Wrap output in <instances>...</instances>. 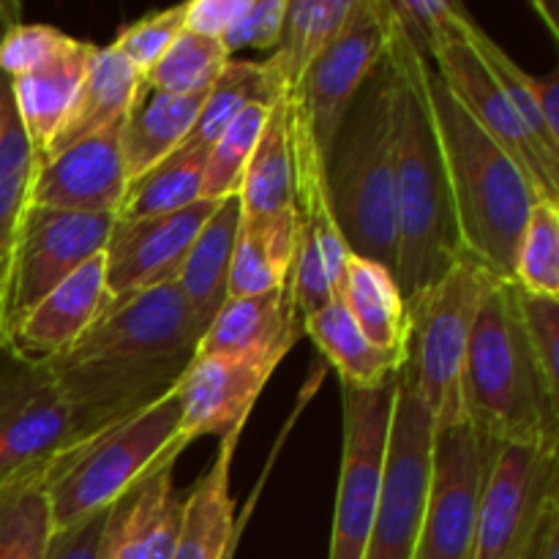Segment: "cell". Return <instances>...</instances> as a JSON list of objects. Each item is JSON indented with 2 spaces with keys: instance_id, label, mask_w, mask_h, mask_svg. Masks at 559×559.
<instances>
[{
  "instance_id": "f546056e",
  "label": "cell",
  "mask_w": 559,
  "mask_h": 559,
  "mask_svg": "<svg viewBox=\"0 0 559 559\" xmlns=\"http://www.w3.org/2000/svg\"><path fill=\"white\" fill-rule=\"evenodd\" d=\"M287 96V85L276 74L267 60L251 63V60H229L213 87L207 91L197 123L191 126L189 136L183 140V151H211L213 142L229 129L240 112L254 104L276 107Z\"/></svg>"
},
{
  "instance_id": "7c38bea8",
  "label": "cell",
  "mask_w": 559,
  "mask_h": 559,
  "mask_svg": "<svg viewBox=\"0 0 559 559\" xmlns=\"http://www.w3.org/2000/svg\"><path fill=\"white\" fill-rule=\"evenodd\" d=\"M71 442L69 402L47 364L0 344V489L44 475Z\"/></svg>"
},
{
  "instance_id": "f6af8a7d",
  "label": "cell",
  "mask_w": 559,
  "mask_h": 559,
  "mask_svg": "<svg viewBox=\"0 0 559 559\" xmlns=\"http://www.w3.org/2000/svg\"><path fill=\"white\" fill-rule=\"evenodd\" d=\"M287 0H251L249 9L218 38L233 58L240 49H276L282 38Z\"/></svg>"
},
{
  "instance_id": "f907efd6",
  "label": "cell",
  "mask_w": 559,
  "mask_h": 559,
  "mask_svg": "<svg viewBox=\"0 0 559 559\" xmlns=\"http://www.w3.org/2000/svg\"><path fill=\"white\" fill-rule=\"evenodd\" d=\"M16 16H20V9H16V5L0 3V33H3L9 25H14V22H20Z\"/></svg>"
},
{
  "instance_id": "74e56055",
  "label": "cell",
  "mask_w": 559,
  "mask_h": 559,
  "mask_svg": "<svg viewBox=\"0 0 559 559\" xmlns=\"http://www.w3.org/2000/svg\"><path fill=\"white\" fill-rule=\"evenodd\" d=\"M271 109L273 107H265V104H254L240 112L229 123V129L213 142L207 153L205 178H202V200H227L238 194L251 153L271 118Z\"/></svg>"
},
{
  "instance_id": "30bf717a",
  "label": "cell",
  "mask_w": 559,
  "mask_h": 559,
  "mask_svg": "<svg viewBox=\"0 0 559 559\" xmlns=\"http://www.w3.org/2000/svg\"><path fill=\"white\" fill-rule=\"evenodd\" d=\"M393 36L396 20L388 0H353L342 31L287 93V104L304 120L325 158L344 112L366 76L385 60Z\"/></svg>"
},
{
  "instance_id": "b9f144b4",
  "label": "cell",
  "mask_w": 559,
  "mask_h": 559,
  "mask_svg": "<svg viewBox=\"0 0 559 559\" xmlns=\"http://www.w3.org/2000/svg\"><path fill=\"white\" fill-rule=\"evenodd\" d=\"M524 333L546 388L559 399V298L530 295L513 284Z\"/></svg>"
},
{
  "instance_id": "4fadbf2b",
  "label": "cell",
  "mask_w": 559,
  "mask_h": 559,
  "mask_svg": "<svg viewBox=\"0 0 559 559\" xmlns=\"http://www.w3.org/2000/svg\"><path fill=\"white\" fill-rule=\"evenodd\" d=\"M399 377L402 371L369 391L342 385L344 445L328 559H364L366 555L380 500Z\"/></svg>"
},
{
  "instance_id": "3957f363",
  "label": "cell",
  "mask_w": 559,
  "mask_h": 559,
  "mask_svg": "<svg viewBox=\"0 0 559 559\" xmlns=\"http://www.w3.org/2000/svg\"><path fill=\"white\" fill-rule=\"evenodd\" d=\"M424 85L445 158L464 254L497 278L511 282L519 240L538 194L516 162L464 112L429 63Z\"/></svg>"
},
{
  "instance_id": "52a82bcc",
  "label": "cell",
  "mask_w": 559,
  "mask_h": 559,
  "mask_svg": "<svg viewBox=\"0 0 559 559\" xmlns=\"http://www.w3.org/2000/svg\"><path fill=\"white\" fill-rule=\"evenodd\" d=\"M489 271L464 254L445 278L409 311V342L402 377L431 413L435 429L462 424V377L469 333Z\"/></svg>"
},
{
  "instance_id": "277c9868",
  "label": "cell",
  "mask_w": 559,
  "mask_h": 559,
  "mask_svg": "<svg viewBox=\"0 0 559 559\" xmlns=\"http://www.w3.org/2000/svg\"><path fill=\"white\" fill-rule=\"evenodd\" d=\"M464 418L484 445L559 442V399L524 333L513 282L486 276L462 377Z\"/></svg>"
},
{
  "instance_id": "ffe728a7",
  "label": "cell",
  "mask_w": 559,
  "mask_h": 559,
  "mask_svg": "<svg viewBox=\"0 0 559 559\" xmlns=\"http://www.w3.org/2000/svg\"><path fill=\"white\" fill-rule=\"evenodd\" d=\"M304 336V320L282 289H271L249 298H229L205 328L197 347V358L235 355L282 364L295 342Z\"/></svg>"
},
{
  "instance_id": "ab89813d",
  "label": "cell",
  "mask_w": 559,
  "mask_h": 559,
  "mask_svg": "<svg viewBox=\"0 0 559 559\" xmlns=\"http://www.w3.org/2000/svg\"><path fill=\"white\" fill-rule=\"evenodd\" d=\"M396 20L399 33L409 41V47L429 63L431 55L451 38L464 36L467 27V9L462 3L445 0H388Z\"/></svg>"
},
{
  "instance_id": "5b68a950",
  "label": "cell",
  "mask_w": 559,
  "mask_h": 559,
  "mask_svg": "<svg viewBox=\"0 0 559 559\" xmlns=\"http://www.w3.org/2000/svg\"><path fill=\"white\" fill-rule=\"evenodd\" d=\"M391 85L393 66L385 55L344 112L325 158V178L333 216L347 249L380 262L396 276Z\"/></svg>"
},
{
  "instance_id": "4316f807",
  "label": "cell",
  "mask_w": 559,
  "mask_h": 559,
  "mask_svg": "<svg viewBox=\"0 0 559 559\" xmlns=\"http://www.w3.org/2000/svg\"><path fill=\"white\" fill-rule=\"evenodd\" d=\"M298 235L300 218L295 207L276 216H240L238 243H235L233 265H229V298H249V295L282 289L295 262Z\"/></svg>"
},
{
  "instance_id": "f1b7e54d",
  "label": "cell",
  "mask_w": 559,
  "mask_h": 559,
  "mask_svg": "<svg viewBox=\"0 0 559 559\" xmlns=\"http://www.w3.org/2000/svg\"><path fill=\"white\" fill-rule=\"evenodd\" d=\"M304 336H309L314 347L325 355L328 364L338 371L342 385L358 388V391L385 385L404 366L402 358L374 347L336 298L325 309L306 317Z\"/></svg>"
},
{
  "instance_id": "7bdbcfd3",
  "label": "cell",
  "mask_w": 559,
  "mask_h": 559,
  "mask_svg": "<svg viewBox=\"0 0 559 559\" xmlns=\"http://www.w3.org/2000/svg\"><path fill=\"white\" fill-rule=\"evenodd\" d=\"M287 295L295 309H298L300 320L311 317L314 311L325 309L336 298L333 295L331 276H328L325 260H322V251L317 246V238L304 224H300L298 251H295V262L287 276Z\"/></svg>"
},
{
  "instance_id": "d590c367",
  "label": "cell",
  "mask_w": 559,
  "mask_h": 559,
  "mask_svg": "<svg viewBox=\"0 0 559 559\" xmlns=\"http://www.w3.org/2000/svg\"><path fill=\"white\" fill-rule=\"evenodd\" d=\"M229 60L233 58L218 38L183 31L175 38L173 47L158 58V63L142 76V82L147 91L194 96V93L211 91Z\"/></svg>"
},
{
  "instance_id": "ba28073f",
  "label": "cell",
  "mask_w": 559,
  "mask_h": 559,
  "mask_svg": "<svg viewBox=\"0 0 559 559\" xmlns=\"http://www.w3.org/2000/svg\"><path fill=\"white\" fill-rule=\"evenodd\" d=\"M112 227L115 216L102 213L27 207L0 284V344H9L22 320L71 273L104 254Z\"/></svg>"
},
{
  "instance_id": "4dcf8cb0",
  "label": "cell",
  "mask_w": 559,
  "mask_h": 559,
  "mask_svg": "<svg viewBox=\"0 0 559 559\" xmlns=\"http://www.w3.org/2000/svg\"><path fill=\"white\" fill-rule=\"evenodd\" d=\"M36 173L38 156L16 112L11 76L0 71V284L22 216L33 205Z\"/></svg>"
},
{
  "instance_id": "f35d334b",
  "label": "cell",
  "mask_w": 559,
  "mask_h": 559,
  "mask_svg": "<svg viewBox=\"0 0 559 559\" xmlns=\"http://www.w3.org/2000/svg\"><path fill=\"white\" fill-rule=\"evenodd\" d=\"M467 41H469V47L478 52V58L484 60V66L489 69V74L495 76V82L500 85V91L506 93V98L511 102L513 112L519 115V120H522L524 129L530 131V136H533V140L538 142L546 153H551V156L559 158V145L551 140L549 129H546L544 118H540V109H538V104H535V96H533L535 74L524 71L522 66H519L516 60H513L511 55H508L506 49L495 41V38L486 36V33L475 25V20L467 22Z\"/></svg>"
},
{
  "instance_id": "ee69618b",
  "label": "cell",
  "mask_w": 559,
  "mask_h": 559,
  "mask_svg": "<svg viewBox=\"0 0 559 559\" xmlns=\"http://www.w3.org/2000/svg\"><path fill=\"white\" fill-rule=\"evenodd\" d=\"M71 36L52 25H27V22H14L0 33V71L5 76H22L27 71L47 63L52 55L69 44Z\"/></svg>"
},
{
  "instance_id": "2e32d148",
  "label": "cell",
  "mask_w": 559,
  "mask_h": 559,
  "mask_svg": "<svg viewBox=\"0 0 559 559\" xmlns=\"http://www.w3.org/2000/svg\"><path fill=\"white\" fill-rule=\"evenodd\" d=\"M218 202L222 200H200L167 216L115 222L104 249L109 295L120 298L175 282Z\"/></svg>"
},
{
  "instance_id": "7a4b0ae2",
  "label": "cell",
  "mask_w": 559,
  "mask_h": 559,
  "mask_svg": "<svg viewBox=\"0 0 559 559\" xmlns=\"http://www.w3.org/2000/svg\"><path fill=\"white\" fill-rule=\"evenodd\" d=\"M388 58L393 66V200H396V282L407 311L451 273L464 257L456 207L448 183L445 158L435 115L426 96V60L407 38L393 36Z\"/></svg>"
},
{
  "instance_id": "9a60e30c",
  "label": "cell",
  "mask_w": 559,
  "mask_h": 559,
  "mask_svg": "<svg viewBox=\"0 0 559 559\" xmlns=\"http://www.w3.org/2000/svg\"><path fill=\"white\" fill-rule=\"evenodd\" d=\"M431 63L451 91V96L462 104L464 112L516 162L538 200L559 202V158L546 153L524 129L506 93L500 91L478 52L469 47L467 27H464V36L442 44L431 55Z\"/></svg>"
},
{
  "instance_id": "e575fe53",
  "label": "cell",
  "mask_w": 559,
  "mask_h": 559,
  "mask_svg": "<svg viewBox=\"0 0 559 559\" xmlns=\"http://www.w3.org/2000/svg\"><path fill=\"white\" fill-rule=\"evenodd\" d=\"M52 533L41 475L0 489V559H47Z\"/></svg>"
},
{
  "instance_id": "1f68e13d",
  "label": "cell",
  "mask_w": 559,
  "mask_h": 559,
  "mask_svg": "<svg viewBox=\"0 0 559 559\" xmlns=\"http://www.w3.org/2000/svg\"><path fill=\"white\" fill-rule=\"evenodd\" d=\"M240 216L262 218L295 207V164L289 145L287 96L271 109L238 191Z\"/></svg>"
},
{
  "instance_id": "6da1fadb",
  "label": "cell",
  "mask_w": 559,
  "mask_h": 559,
  "mask_svg": "<svg viewBox=\"0 0 559 559\" xmlns=\"http://www.w3.org/2000/svg\"><path fill=\"white\" fill-rule=\"evenodd\" d=\"M202 333L175 282L109 300L69 349L44 360L69 402L74 442L175 391Z\"/></svg>"
},
{
  "instance_id": "e0dca14e",
  "label": "cell",
  "mask_w": 559,
  "mask_h": 559,
  "mask_svg": "<svg viewBox=\"0 0 559 559\" xmlns=\"http://www.w3.org/2000/svg\"><path fill=\"white\" fill-rule=\"evenodd\" d=\"M120 129L123 123H115L66 147L58 156L38 162L33 205L118 216L129 191V175L120 153Z\"/></svg>"
},
{
  "instance_id": "8992f818",
  "label": "cell",
  "mask_w": 559,
  "mask_h": 559,
  "mask_svg": "<svg viewBox=\"0 0 559 559\" xmlns=\"http://www.w3.org/2000/svg\"><path fill=\"white\" fill-rule=\"evenodd\" d=\"M180 424L183 407L175 388L158 402L71 442L58 453L41 475L55 530L71 527L115 506L173 448H189L180 440Z\"/></svg>"
},
{
  "instance_id": "8d00e7d4",
  "label": "cell",
  "mask_w": 559,
  "mask_h": 559,
  "mask_svg": "<svg viewBox=\"0 0 559 559\" xmlns=\"http://www.w3.org/2000/svg\"><path fill=\"white\" fill-rule=\"evenodd\" d=\"M511 282L530 295L559 298V202L535 200L519 240Z\"/></svg>"
},
{
  "instance_id": "681fc988",
  "label": "cell",
  "mask_w": 559,
  "mask_h": 559,
  "mask_svg": "<svg viewBox=\"0 0 559 559\" xmlns=\"http://www.w3.org/2000/svg\"><path fill=\"white\" fill-rule=\"evenodd\" d=\"M544 559H559V519L549 527V535H546V549Z\"/></svg>"
},
{
  "instance_id": "816d5d0a",
  "label": "cell",
  "mask_w": 559,
  "mask_h": 559,
  "mask_svg": "<svg viewBox=\"0 0 559 559\" xmlns=\"http://www.w3.org/2000/svg\"><path fill=\"white\" fill-rule=\"evenodd\" d=\"M535 11H538V14H546V25H549V31L555 33L557 36V20H555V11H551V5L549 3H535Z\"/></svg>"
},
{
  "instance_id": "8fae6325",
  "label": "cell",
  "mask_w": 559,
  "mask_h": 559,
  "mask_svg": "<svg viewBox=\"0 0 559 559\" xmlns=\"http://www.w3.org/2000/svg\"><path fill=\"white\" fill-rule=\"evenodd\" d=\"M431 453L435 420L418 393L399 377L380 500L364 559H415L431 484Z\"/></svg>"
},
{
  "instance_id": "603a6c76",
  "label": "cell",
  "mask_w": 559,
  "mask_h": 559,
  "mask_svg": "<svg viewBox=\"0 0 559 559\" xmlns=\"http://www.w3.org/2000/svg\"><path fill=\"white\" fill-rule=\"evenodd\" d=\"M142 87H145L142 74L123 55L115 52L112 47H96L80 82V91L71 102L69 115L49 140L41 162L58 156L80 140L109 129V126L123 123L126 115L140 98Z\"/></svg>"
},
{
  "instance_id": "60d3db41",
  "label": "cell",
  "mask_w": 559,
  "mask_h": 559,
  "mask_svg": "<svg viewBox=\"0 0 559 559\" xmlns=\"http://www.w3.org/2000/svg\"><path fill=\"white\" fill-rule=\"evenodd\" d=\"M186 9L189 3L151 11V14L140 16L134 25L123 27L109 47L123 55L145 76L158 63V58L173 47L175 38L186 31Z\"/></svg>"
},
{
  "instance_id": "d4e9b609",
  "label": "cell",
  "mask_w": 559,
  "mask_h": 559,
  "mask_svg": "<svg viewBox=\"0 0 559 559\" xmlns=\"http://www.w3.org/2000/svg\"><path fill=\"white\" fill-rule=\"evenodd\" d=\"M336 300H342L355 325L374 347L407 360L409 311L396 276L388 267L366 257L349 254L336 287Z\"/></svg>"
},
{
  "instance_id": "44dd1931",
  "label": "cell",
  "mask_w": 559,
  "mask_h": 559,
  "mask_svg": "<svg viewBox=\"0 0 559 559\" xmlns=\"http://www.w3.org/2000/svg\"><path fill=\"white\" fill-rule=\"evenodd\" d=\"M240 435H243V426H235L233 431L222 437L213 464L191 486L189 497H186L183 530H180L173 559H224L229 544L243 535L246 522L254 513L260 491L267 480V469L262 473L257 491L246 502L240 519H235V502L233 495H229V467H233Z\"/></svg>"
},
{
  "instance_id": "bcb514c9",
  "label": "cell",
  "mask_w": 559,
  "mask_h": 559,
  "mask_svg": "<svg viewBox=\"0 0 559 559\" xmlns=\"http://www.w3.org/2000/svg\"><path fill=\"white\" fill-rule=\"evenodd\" d=\"M109 511H112V506L82 519V522L71 524V527L55 530L52 540H49L47 559H102Z\"/></svg>"
},
{
  "instance_id": "cb8c5ba5",
  "label": "cell",
  "mask_w": 559,
  "mask_h": 559,
  "mask_svg": "<svg viewBox=\"0 0 559 559\" xmlns=\"http://www.w3.org/2000/svg\"><path fill=\"white\" fill-rule=\"evenodd\" d=\"M93 52H96V44L69 38V44L58 55H52L47 63L11 80L16 112H20L22 126L31 136L38 162H41L58 126L69 115Z\"/></svg>"
},
{
  "instance_id": "ac0fdd59",
  "label": "cell",
  "mask_w": 559,
  "mask_h": 559,
  "mask_svg": "<svg viewBox=\"0 0 559 559\" xmlns=\"http://www.w3.org/2000/svg\"><path fill=\"white\" fill-rule=\"evenodd\" d=\"M186 448H173L140 484L109 511L102 559H173L186 516L189 491L175 489V462Z\"/></svg>"
},
{
  "instance_id": "5bb4252c",
  "label": "cell",
  "mask_w": 559,
  "mask_h": 559,
  "mask_svg": "<svg viewBox=\"0 0 559 559\" xmlns=\"http://www.w3.org/2000/svg\"><path fill=\"white\" fill-rule=\"evenodd\" d=\"M484 445L467 420L435 429L431 484L415 559H475Z\"/></svg>"
},
{
  "instance_id": "c3c4849f",
  "label": "cell",
  "mask_w": 559,
  "mask_h": 559,
  "mask_svg": "<svg viewBox=\"0 0 559 559\" xmlns=\"http://www.w3.org/2000/svg\"><path fill=\"white\" fill-rule=\"evenodd\" d=\"M557 519H559V506H555L549 513H546V519H544V524H540L538 535H535V540H533V544H530V549L524 551L522 559H544L546 535H549V527L557 522Z\"/></svg>"
},
{
  "instance_id": "d6a6232c",
  "label": "cell",
  "mask_w": 559,
  "mask_h": 559,
  "mask_svg": "<svg viewBox=\"0 0 559 559\" xmlns=\"http://www.w3.org/2000/svg\"><path fill=\"white\" fill-rule=\"evenodd\" d=\"M353 0H287L282 38L267 63L276 69L287 93L300 82L328 44L347 22Z\"/></svg>"
},
{
  "instance_id": "83f0119b",
  "label": "cell",
  "mask_w": 559,
  "mask_h": 559,
  "mask_svg": "<svg viewBox=\"0 0 559 559\" xmlns=\"http://www.w3.org/2000/svg\"><path fill=\"white\" fill-rule=\"evenodd\" d=\"M240 229V200L238 194L218 202L213 216L197 235L183 267H180L178 289L189 300L191 311L200 317L202 325H211L213 317L227 304V282L229 265H233V251L238 243Z\"/></svg>"
},
{
  "instance_id": "d6986e66",
  "label": "cell",
  "mask_w": 559,
  "mask_h": 559,
  "mask_svg": "<svg viewBox=\"0 0 559 559\" xmlns=\"http://www.w3.org/2000/svg\"><path fill=\"white\" fill-rule=\"evenodd\" d=\"M278 364L260 358H235V355H207L180 380V440L191 445L205 435L224 437L235 426H246L262 388L273 377Z\"/></svg>"
},
{
  "instance_id": "7dc6e473",
  "label": "cell",
  "mask_w": 559,
  "mask_h": 559,
  "mask_svg": "<svg viewBox=\"0 0 559 559\" xmlns=\"http://www.w3.org/2000/svg\"><path fill=\"white\" fill-rule=\"evenodd\" d=\"M251 0H194L186 9V31L222 38L224 31L249 9Z\"/></svg>"
},
{
  "instance_id": "836d02e7",
  "label": "cell",
  "mask_w": 559,
  "mask_h": 559,
  "mask_svg": "<svg viewBox=\"0 0 559 559\" xmlns=\"http://www.w3.org/2000/svg\"><path fill=\"white\" fill-rule=\"evenodd\" d=\"M211 151H178L129 186L115 222L167 216L202 200V178Z\"/></svg>"
},
{
  "instance_id": "484cf974",
  "label": "cell",
  "mask_w": 559,
  "mask_h": 559,
  "mask_svg": "<svg viewBox=\"0 0 559 559\" xmlns=\"http://www.w3.org/2000/svg\"><path fill=\"white\" fill-rule=\"evenodd\" d=\"M205 96L207 93L173 96V93L142 87L140 98L126 115L123 129H120V153H123L129 186L183 145L191 126L197 123Z\"/></svg>"
},
{
  "instance_id": "7402d4cb",
  "label": "cell",
  "mask_w": 559,
  "mask_h": 559,
  "mask_svg": "<svg viewBox=\"0 0 559 559\" xmlns=\"http://www.w3.org/2000/svg\"><path fill=\"white\" fill-rule=\"evenodd\" d=\"M109 300L112 295L107 287V267L104 254H98L41 300L22 320L9 344L36 360L55 358L102 317Z\"/></svg>"
},
{
  "instance_id": "9c48e42d",
  "label": "cell",
  "mask_w": 559,
  "mask_h": 559,
  "mask_svg": "<svg viewBox=\"0 0 559 559\" xmlns=\"http://www.w3.org/2000/svg\"><path fill=\"white\" fill-rule=\"evenodd\" d=\"M484 459L475 559H522L559 506V442L484 445Z\"/></svg>"
}]
</instances>
